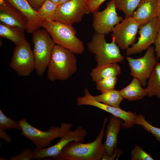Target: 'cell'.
<instances>
[{
	"mask_svg": "<svg viewBox=\"0 0 160 160\" xmlns=\"http://www.w3.org/2000/svg\"><path fill=\"white\" fill-rule=\"evenodd\" d=\"M107 121V118H105L101 129L94 141L86 143L75 140L71 141L53 159L55 160H101L105 152L102 140Z\"/></svg>",
	"mask_w": 160,
	"mask_h": 160,
	"instance_id": "6da1fadb",
	"label": "cell"
},
{
	"mask_svg": "<svg viewBox=\"0 0 160 160\" xmlns=\"http://www.w3.org/2000/svg\"><path fill=\"white\" fill-rule=\"evenodd\" d=\"M77 62L74 53L55 44L47 67L48 79L52 81L68 79L77 71Z\"/></svg>",
	"mask_w": 160,
	"mask_h": 160,
	"instance_id": "7a4b0ae2",
	"label": "cell"
},
{
	"mask_svg": "<svg viewBox=\"0 0 160 160\" xmlns=\"http://www.w3.org/2000/svg\"><path fill=\"white\" fill-rule=\"evenodd\" d=\"M41 27L48 32L56 44L68 49L75 54H80L84 52V44L76 36V31L72 25L56 21H43Z\"/></svg>",
	"mask_w": 160,
	"mask_h": 160,
	"instance_id": "3957f363",
	"label": "cell"
},
{
	"mask_svg": "<svg viewBox=\"0 0 160 160\" xmlns=\"http://www.w3.org/2000/svg\"><path fill=\"white\" fill-rule=\"evenodd\" d=\"M19 122L21 134L31 141L38 148L48 147L53 140L60 138L71 130L73 126L71 123L62 122L60 127L52 126L44 131L31 125L25 118L21 119Z\"/></svg>",
	"mask_w": 160,
	"mask_h": 160,
	"instance_id": "277c9868",
	"label": "cell"
},
{
	"mask_svg": "<svg viewBox=\"0 0 160 160\" xmlns=\"http://www.w3.org/2000/svg\"><path fill=\"white\" fill-rule=\"evenodd\" d=\"M108 43L105 35L95 32L87 44L88 50L95 55L97 65H102L122 62L124 57L121 54L119 47L113 38Z\"/></svg>",
	"mask_w": 160,
	"mask_h": 160,
	"instance_id": "5b68a950",
	"label": "cell"
},
{
	"mask_svg": "<svg viewBox=\"0 0 160 160\" xmlns=\"http://www.w3.org/2000/svg\"><path fill=\"white\" fill-rule=\"evenodd\" d=\"M33 53L35 70L37 75L41 76L47 68L52 50L56 44L45 29H39L32 33Z\"/></svg>",
	"mask_w": 160,
	"mask_h": 160,
	"instance_id": "8992f818",
	"label": "cell"
},
{
	"mask_svg": "<svg viewBox=\"0 0 160 160\" xmlns=\"http://www.w3.org/2000/svg\"><path fill=\"white\" fill-rule=\"evenodd\" d=\"M154 48L150 47L142 57L134 59L127 57V59L130 68V75L137 79L141 85L145 86L146 80L149 78L157 62L154 54Z\"/></svg>",
	"mask_w": 160,
	"mask_h": 160,
	"instance_id": "52a82bcc",
	"label": "cell"
},
{
	"mask_svg": "<svg viewBox=\"0 0 160 160\" xmlns=\"http://www.w3.org/2000/svg\"><path fill=\"white\" fill-rule=\"evenodd\" d=\"M20 76H27L35 69V63L30 43L16 45L9 65Z\"/></svg>",
	"mask_w": 160,
	"mask_h": 160,
	"instance_id": "ba28073f",
	"label": "cell"
},
{
	"mask_svg": "<svg viewBox=\"0 0 160 160\" xmlns=\"http://www.w3.org/2000/svg\"><path fill=\"white\" fill-rule=\"evenodd\" d=\"M84 96L77 97V105H86L95 107L120 118L124 121L121 127L123 129L131 128L135 124V119L137 114L136 113L126 111L120 107H114L97 101L94 96L90 94L87 88L84 89Z\"/></svg>",
	"mask_w": 160,
	"mask_h": 160,
	"instance_id": "9c48e42d",
	"label": "cell"
},
{
	"mask_svg": "<svg viewBox=\"0 0 160 160\" xmlns=\"http://www.w3.org/2000/svg\"><path fill=\"white\" fill-rule=\"evenodd\" d=\"M87 1L71 0L58 6L55 21L69 25L80 22L84 15L89 13Z\"/></svg>",
	"mask_w": 160,
	"mask_h": 160,
	"instance_id": "30bf717a",
	"label": "cell"
},
{
	"mask_svg": "<svg viewBox=\"0 0 160 160\" xmlns=\"http://www.w3.org/2000/svg\"><path fill=\"white\" fill-rule=\"evenodd\" d=\"M87 134V131L80 126L73 131L70 130L62 136L60 140L53 145L44 148H36L33 151V159L40 160L46 157L53 159L69 142L75 140L84 142Z\"/></svg>",
	"mask_w": 160,
	"mask_h": 160,
	"instance_id": "8fae6325",
	"label": "cell"
},
{
	"mask_svg": "<svg viewBox=\"0 0 160 160\" xmlns=\"http://www.w3.org/2000/svg\"><path fill=\"white\" fill-rule=\"evenodd\" d=\"M140 24L132 17L124 18L112 29V38L121 49H126L135 41Z\"/></svg>",
	"mask_w": 160,
	"mask_h": 160,
	"instance_id": "7c38bea8",
	"label": "cell"
},
{
	"mask_svg": "<svg viewBox=\"0 0 160 160\" xmlns=\"http://www.w3.org/2000/svg\"><path fill=\"white\" fill-rule=\"evenodd\" d=\"M93 17L92 25L95 32L105 35L112 32L113 28L123 20L116 12L114 0L110 1L102 11L93 13Z\"/></svg>",
	"mask_w": 160,
	"mask_h": 160,
	"instance_id": "4fadbf2b",
	"label": "cell"
},
{
	"mask_svg": "<svg viewBox=\"0 0 160 160\" xmlns=\"http://www.w3.org/2000/svg\"><path fill=\"white\" fill-rule=\"evenodd\" d=\"M160 28V20L156 17L145 25H140L138 32V41L126 51L127 56L138 54L154 44Z\"/></svg>",
	"mask_w": 160,
	"mask_h": 160,
	"instance_id": "5bb4252c",
	"label": "cell"
},
{
	"mask_svg": "<svg viewBox=\"0 0 160 160\" xmlns=\"http://www.w3.org/2000/svg\"><path fill=\"white\" fill-rule=\"evenodd\" d=\"M0 22L7 25L26 30L27 21L17 8L6 0L0 4Z\"/></svg>",
	"mask_w": 160,
	"mask_h": 160,
	"instance_id": "9a60e30c",
	"label": "cell"
},
{
	"mask_svg": "<svg viewBox=\"0 0 160 160\" xmlns=\"http://www.w3.org/2000/svg\"><path fill=\"white\" fill-rule=\"evenodd\" d=\"M18 9L27 21L26 32L33 33L41 27L43 21L26 0H6Z\"/></svg>",
	"mask_w": 160,
	"mask_h": 160,
	"instance_id": "2e32d148",
	"label": "cell"
},
{
	"mask_svg": "<svg viewBox=\"0 0 160 160\" xmlns=\"http://www.w3.org/2000/svg\"><path fill=\"white\" fill-rule=\"evenodd\" d=\"M122 123L120 118L112 115L110 116L109 123L105 131L106 140L104 143L105 152L108 156H111L117 148L118 137Z\"/></svg>",
	"mask_w": 160,
	"mask_h": 160,
	"instance_id": "e0dca14e",
	"label": "cell"
},
{
	"mask_svg": "<svg viewBox=\"0 0 160 160\" xmlns=\"http://www.w3.org/2000/svg\"><path fill=\"white\" fill-rule=\"evenodd\" d=\"M157 0H141L132 17L145 25L157 17Z\"/></svg>",
	"mask_w": 160,
	"mask_h": 160,
	"instance_id": "ac0fdd59",
	"label": "cell"
},
{
	"mask_svg": "<svg viewBox=\"0 0 160 160\" xmlns=\"http://www.w3.org/2000/svg\"><path fill=\"white\" fill-rule=\"evenodd\" d=\"M121 71V68L117 63L97 65L92 69L90 75L92 81L96 82L107 77L119 76Z\"/></svg>",
	"mask_w": 160,
	"mask_h": 160,
	"instance_id": "d6986e66",
	"label": "cell"
},
{
	"mask_svg": "<svg viewBox=\"0 0 160 160\" xmlns=\"http://www.w3.org/2000/svg\"><path fill=\"white\" fill-rule=\"evenodd\" d=\"M141 85L139 80L133 77L130 83L119 92L124 99L129 101L139 100L147 95L145 89Z\"/></svg>",
	"mask_w": 160,
	"mask_h": 160,
	"instance_id": "ffe728a7",
	"label": "cell"
},
{
	"mask_svg": "<svg viewBox=\"0 0 160 160\" xmlns=\"http://www.w3.org/2000/svg\"><path fill=\"white\" fill-rule=\"evenodd\" d=\"M24 31L0 22V36L9 40L16 45L23 44L27 42Z\"/></svg>",
	"mask_w": 160,
	"mask_h": 160,
	"instance_id": "44dd1931",
	"label": "cell"
},
{
	"mask_svg": "<svg viewBox=\"0 0 160 160\" xmlns=\"http://www.w3.org/2000/svg\"><path fill=\"white\" fill-rule=\"evenodd\" d=\"M145 89L148 97L156 96L160 99V63H157L156 65Z\"/></svg>",
	"mask_w": 160,
	"mask_h": 160,
	"instance_id": "7402d4cb",
	"label": "cell"
},
{
	"mask_svg": "<svg viewBox=\"0 0 160 160\" xmlns=\"http://www.w3.org/2000/svg\"><path fill=\"white\" fill-rule=\"evenodd\" d=\"M97 101L116 107H120V104L124 99L119 91L114 89L102 93L100 95L94 96Z\"/></svg>",
	"mask_w": 160,
	"mask_h": 160,
	"instance_id": "603a6c76",
	"label": "cell"
},
{
	"mask_svg": "<svg viewBox=\"0 0 160 160\" xmlns=\"http://www.w3.org/2000/svg\"><path fill=\"white\" fill-rule=\"evenodd\" d=\"M58 5L50 0H46L37 12L40 18L47 21H55V15Z\"/></svg>",
	"mask_w": 160,
	"mask_h": 160,
	"instance_id": "cb8c5ba5",
	"label": "cell"
},
{
	"mask_svg": "<svg viewBox=\"0 0 160 160\" xmlns=\"http://www.w3.org/2000/svg\"><path fill=\"white\" fill-rule=\"evenodd\" d=\"M141 0H114L116 9L121 10L125 18L132 17Z\"/></svg>",
	"mask_w": 160,
	"mask_h": 160,
	"instance_id": "d4e9b609",
	"label": "cell"
},
{
	"mask_svg": "<svg viewBox=\"0 0 160 160\" xmlns=\"http://www.w3.org/2000/svg\"><path fill=\"white\" fill-rule=\"evenodd\" d=\"M135 123L136 125H141L145 130L151 133L156 140L160 142V128L151 124L145 120L144 115L141 114H137Z\"/></svg>",
	"mask_w": 160,
	"mask_h": 160,
	"instance_id": "484cf974",
	"label": "cell"
},
{
	"mask_svg": "<svg viewBox=\"0 0 160 160\" xmlns=\"http://www.w3.org/2000/svg\"><path fill=\"white\" fill-rule=\"evenodd\" d=\"M117 81L116 76L107 77L95 82L96 88L101 93L115 89Z\"/></svg>",
	"mask_w": 160,
	"mask_h": 160,
	"instance_id": "4316f807",
	"label": "cell"
},
{
	"mask_svg": "<svg viewBox=\"0 0 160 160\" xmlns=\"http://www.w3.org/2000/svg\"><path fill=\"white\" fill-rule=\"evenodd\" d=\"M0 128L4 130L12 128L21 130L19 121H16L13 118L6 116L1 109H0Z\"/></svg>",
	"mask_w": 160,
	"mask_h": 160,
	"instance_id": "83f0119b",
	"label": "cell"
},
{
	"mask_svg": "<svg viewBox=\"0 0 160 160\" xmlns=\"http://www.w3.org/2000/svg\"><path fill=\"white\" fill-rule=\"evenodd\" d=\"M132 160H153L151 155L138 145H136L131 151Z\"/></svg>",
	"mask_w": 160,
	"mask_h": 160,
	"instance_id": "f1b7e54d",
	"label": "cell"
},
{
	"mask_svg": "<svg viewBox=\"0 0 160 160\" xmlns=\"http://www.w3.org/2000/svg\"><path fill=\"white\" fill-rule=\"evenodd\" d=\"M33 151L26 148L20 153L10 157V160H31L33 159Z\"/></svg>",
	"mask_w": 160,
	"mask_h": 160,
	"instance_id": "f546056e",
	"label": "cell"
},
{
	"mask_svg": "<svg viewBox=\"0 0 160 160\" xmlns=\"http://www.w3.org/2000/svg\"><path fill=\"white\" fill-rule=\"evenodd\" d=\"M106 0H88L87 6L89 13L98 11L101 4Z\"/></svg>",
	"mask_w": 160,
	"mask_h": 160,
	"instance_id": "4dcf8cb0",
	"label": "cell"
},
{
	"mask_svg": "<svg viewBox=\"0 0 160 160\" xmlns=\"http://www.w3.org/2000/svg\"><path fill=\"white\" fill-rule=\"evenodd\" d=\"M122 154V150L117 148L115 149L113 154L111 156H108L105 152L101 159V160H113L116 158L117 159Z\"/></svg>",
	"mask_w": 160,
	"mask_h": 160,
	"instance_id": "1f68e13d",
	"label": "cell"
},
{
	"mask_svg": "<svg viewBox=\"0 0 160 160\" xmlns=\"http://www.w3.org/2000/svg\"><path fill=\"white\" fill-rule=\"evenodd\" d=\"M154 44L155 46V51L156 52V57L157 59H160V28Z\"/></svg>",
	"mask_w": 160,
	"mask_h": 160,
	"instance_id": "d6a6232c",
	"label": "cell"
},
{
	"mask_svg": "<svg viewBox=\"0 0 160 160\" xmlns=\"http://www.w3.org/2000/svg\"><path fill=\"white\" fill-rule=\"evenodd\" d=\"M31 6L36 11L40 8L46 0H26Z\"/></svg>",
	"mask_w": 160,
	"mask_h": 160,
	"instance_id": "836d02e7",
	"label": "cell"
},
{
	"mask_svg": "<svg viewBox=\"0 0 160 160\" xmlns=\"http://www.w3.org/2000/svg\"><path fill=\"white\" fill-rule=\"evenodd\" d=\"M0 137L7 142L11 143L12 139L9 135L5 132V130L0 128Z\"/></svg>",
	"mask_w": 160,
	"mask_h": 160,
	"instance_id": "e575fe53",
	"label": "cell"
},
{
	"mask_svg": "<svg viewBox=\"0 0 160 160\" xmlns=\"http://www.w3.org/2000/svg\"><path fill=\"white\" fill-rule=\"evenodd\" d=\"M157 17L160 20V0H157Z\"/></svg>",
	"mask_w": 160,
	"mask_h": 160,
	"instance_id": "d590c367",
	"label": "cell"
},
{
	"mask_svg": "<svg viewBox=\"0 0 160 160\" xmlns=\"http://www.w3.org/2000/svg\"><path fill=\"white\" fill-rule=\"evenodd\" d=\"M71 0H60L57 3V5L58 6L65 2L70 1Z\"/></svg>",
	"mask_w": 160,
	"mask_h": 160,
	"instance_id": "8d00e7d4",
	"label": "cell"
},
{
	"mask_svg": "<svg viewBox=\"0 0 160 160\" xmlns=\"http://www.w3.org/2000/svg\"><path fill=\"white\" fill-rule=\"evenodd\" d=\"M53 3L56 4L57 5V3L60 0H50Z\"/></svg>",
	"mask_w": 160,
	"mask_h": 160,
	"instance_id": "74e56055",
	"label": "cell"
}]
</instances>
